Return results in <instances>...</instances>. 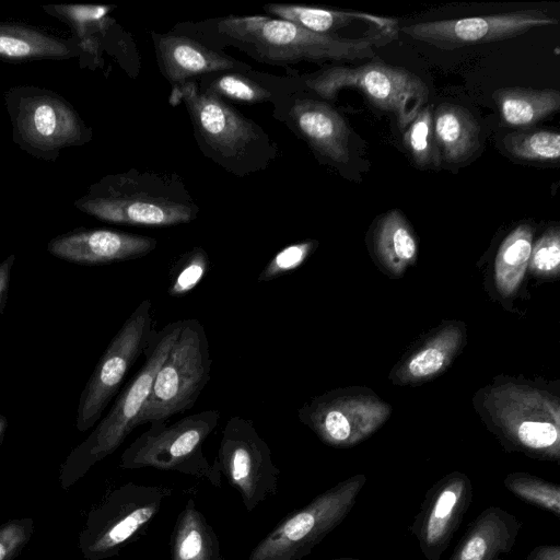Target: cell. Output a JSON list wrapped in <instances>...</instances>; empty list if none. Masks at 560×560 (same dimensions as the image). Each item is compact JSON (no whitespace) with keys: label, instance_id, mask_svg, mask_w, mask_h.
<instances>
[{"label":"cell","instance_id":"cell-15","mask_svg":"<svg viewBox=\"0 0 560 560\" xmlns=\"http://www.w3.org/2000/svg\"><path fill=\"white\" fill-rule=\"evenodd\" d=\"M273 116L298 132L323 158L336 164L349 161L350 129L329 104L289 94V83L278 95Z\"/></svg>","mask_w":560,"mask_h":560},{"label":"cell","instance_id":"cell-33","mask_svg":"<svg viewBox=\"0 0 560 560\" xmlns=\"http://www.w3.org/2000/svg\"><path fill=\"white\" fill-rule=\"evenodd\" d=\"M317 246L307 240L294 243L279 250L258 275L259 282H267L300 267Z\"/></svg>","mask_w":560,"mask_h":560},{"label":"cell","instance_id":"cell-34","mask_svg":"<svg viewBox=\"0 0 560 560\" xmlns=\"http://www.w3.org/2000/svg\"><path fill=\"white\" fill-rule=\"evenodd\" d=\"M32 520H15L0 527V560H13L28 541Z\"/></svg>","mask_w":560,"mask_h":560},{"label":"cell","instance_id":"cell-19","mask_svg":"<svg viewBox=\"0 0 560 560\" xmlns=\"http://www.w3.org/2000/svg\"><path fill=\"white\" fill-rule=\"evenodd\" d=\"M80 56L77 39L63 38L43 28L16 22H0V60L23 63L66 60Z\"/></svg>","mask_w":560,"mask_h":560},{"label":"cell","instance_id":"cell-32","mask_svg":"<svg viewBox=\"0 0 560 560\" xmlns=\"http://www.w3.org/2000/svg\"><path fill=\"white\" fill-rule=\"evenodd\" d=\"M532 229L520 225L503 242L498 255V271L520 275L532 254Z\"/></svg>","mask_w":560,"mask_h":560},{"label":"cell","instance_id":"cell-8","mask_svg":"<svg viewBox=\"0 0 560 560\" xmlns=\"http://www.w3.org/2000/svg\"><path fill=\"white\" fill-rule=\"evenodd\" d=\"M365 482V475L351 476L288 514L253 548L247 560L306 557L348 516Z\"/></svg>","mask_w":560,"mask_h":560},{"label":"cell","instance_id":"cell-9","mask_svg":"<svg viewBox=\"0 0 560 560\" xmlns=\"http://www.w3.org/2000/svg\"><path fill=\"white\" fill-rule=\"evenodd\" d=\"M180 319L156 331L144 350L145 362L120 393L109 412L84 442L68 457L66 469L83 472L96 462L114 453L137 427L139 412L150 394L154 376L166 359L177 336Z\"/></svg>","mask_w":560,"mask_h":560},{"label":"cell","instance_id":"cell-36","mask_svg":"<svg viewBox=\"0 0 560 560\" xmlns=\"http://www.w3.org/2000/svg\"><path fill=\"white\" fill-rule=\"evenodd\" d=\"M447 352L441 347H428L418 352L409 362V373L413 377H425L445 364Z\"/></svg>","mask_w":560,"mask_h":560},{"label":"cell","instance_id":"cell-20","mask_svg":"<svg viewBox=\"0 0 560 560\" xmlns=\"http://www.w3.org/2000/svg\"><path fill=\"white\" fill-rule=\"evenodd\" d=\"M115 5L100 4H46L43 11L66 23L73 32L80 49L81 66L94 69L100 66L102 36L109 28L108 13Z\"/></svg>","mask_w":560,"mask_h":560},{"label":"cell","instance_id":"cell-16","mask_svg":"<svg viewBox=\"0 0 560 560\" xmlns=\"http://www.w3.org/2000/svg\"><path fill=\"white\" fill-rule=\"evenodd\" d=\"M155 238L108 229L77 228L47 244L50 255L78 265H104L143 257L155 249Z\"/></svg>","mask_w":560,"mask_h":560},{"label":"cell","instance_id":"cell-18","mask_svg":"<svg viewBox=\"0 0 560 560\" xmlns=\"http://www.w3.org/2000/svg\"><path fill=\"white\" fill-rule=\"evenodd\" d=\"M521 526L514 514L488 506L468 524L448 560H502L515 546Z\"/></svg>","mask_w":560,"mask_h":560},{"label":"cell","instance_id":"cell-37","mask_svg":"<svg viewBox=\"0 0 560 560\" xmlns=\"http://www.w3.org/2000/svg\"><path fill=\"white\" fill-rule=\"evenodd\" d=\"M14 261L15 255L11 254L0 264V315L8 301L11 270Z\"/></svg>","mask_w":560,"mask_h":560},{"label":"cell","instance_id":"cell-1","mask_svg":"<svg viewBox=\"0 0 560 560\" xmlns=\"http://www.w3.org/2000/svg\"><path fill=\"white\" fill-rule=\"evenodd\" d=\"M203 31L217 35L225 45L235 46L255 59L272 65L299 61H353L375 56L373 47L397 37L380 32L359 38L320 34L269 15H228L210 20Z\"/></svg>","mask_w":560,"mask_h":560},{"label":"cell","instance_id":"cell-35","mask_svg":"<svg viewBox=\"0 0 560 560\" xmlns=\"http://www.w3.org/2000/svg\"><path fill=\"white\" fill-rule=\"evenodd\" d=\"M532 264L540 271L557 269L560 262L559 230L549 229L532 249Z\"/></svg>","mask_w":560,"mask_h":560},{"label":"cell","instance_id":"cell-14","mask_svg":"<svg viewBox=\"0 0 560 560\" xmlns=\"http://www.w3.org/2000/svg\"><path fill=\"white\" fill-rule=\"evenodd\" d=\"M474 497L467 475L453 471L433 483L409 525L427 560H440L459 528Z\"/></svg>","mask_w":560,"mask_h":560},{"label":"cell","instance_id":"cell-30","mask_svg":"<svg viewBox=\"0 0 560 560\" xmlns=\"http://www.w3.org/2000/svg\"><path fill=\"white\" fill-rule=\"evenodd\" d=\"M513 445L542 459L558 460L559 431L550 422L525 421L522 422L514 434Z\"/></svg>","mask_w":560,"mask_h":560},{"label":"cell","instance_id":"cell-38","mask_svg":"<svg viewBox=\"0 0 560 560\" xmlns=\"http://www.w3.org/2000/svg\"><path fill=\"white\" fill-rule=\"evenodd\" d=\"M526 560H560V545L546 544L533 548Z\"/></svg>","mask_w":560,"mask_h":560},{"label":"cell","instance_id":"cell-26","mask_svg":"<svg viewBox=\"0 0 560 560\" xmlns=\"http://www.w3.org/2000/svg\"><path fill=\"white\" fill-rule=\"evenodd\" d=\"M374 238L378 254L388 262L405 264L416 256L417 243L412 230L397 209L383 215Z\"/></svg>","mask_w":560,"mask_h":560},{"label":"cell","instance_id":"cell-17","mask_svg":"<svg viewBox=\"0 0 560 560\" xmlns=\"http://www.w3.org/2000/svg\"><path fill=\"white\" fill-rule=\"evenodd\" d=\"M158 63L172 86L223 71H248L250 66L185 34L152 32Z\"/></svg>","mask_w":560,"mask_h":560},{"label":"cell","instance_id":"cell-28","mask_svg":"<svg viewBox=\"0 0 560 560\" xmlns=\"http://www.w3.org/2000/svg\"><path fill=\"white\" fill-rule=\"evenodd\" d=\"M404 143L420 168L438 167L441 156L433 135V106L425 105L404 133Z\"/></svg>","mask_w":560,"mask_h":560},{"label":"cell","instance_id":"cell-12","mask_svg":"<svg viewBox=\"0 0 560 560\" xmlns=\"http://www.w3.org/2000/svg\"><path fill=\"white\" fill-rule=\"evenodd\" d=\"M213 463L238 491L248 512L278 491L280 470L252 420L241 416L229 418Z\"/></svg>","mask_w":560,"mask_h":560},{"label":"cell","instance_id":"cell-40","mask_svg":"<svg viewBox=\"0 0 560 560\" xmlns=\"http://www.w3.org/2000/svg\"><path fill=\"white\" fill-rule=\"evenodd\" d=\"M335 560H360V559H353V558H341V559H335Z\"/></svg>","mask_w":560,"mask_h":560},{"label":"cell","instance_id":"cell-22","mask_svg":"<svg viewBox=\"0 0 560 560\" xmlns=\"http://www.w3.org/2000/svg\"><path fill=\"white\" fill-rule=\"evenodd\" d=\"M264 10L269 16L294 23L305 30L320 33L334 34L340 28L347 27L354 22H366L373 24L383 32L398 31L396 19L377 16L354 11H338L300 4L268 3Z\"/></svg>","mask_w":560,"mask_h":560},{"label":"cell","instance_id":"cell-3","mask_svg":"<svg viewBox=\"0 0 560 560\" xmlns=\"http://www.w3.org/2000/svg\"><path fill=\"white\" fill-rule=\"evenodd\" d=\"M182 102L202 153L229 173L243 177L265 170L278 145L255 121L217 95L202 92L196 80L175 85L170 103Z\"/></svg>","mask_w":560,"mask_h":560},{"label":"cell","instance_id":"cell-21","mask_svg":"<svg viewBox=\"0 0 560 560\" xmlns=\"http://www.w3.org/2000/svg\"><path fill=\"white\" fill-rule=\"evenodd\" d=\"M433 135L441 161L460 163L480 148V126L465 107L442 103L433 110Z\"/></svg>","mask_w":560,"mask_h":560},{"label":"cell","instance_id":"cell-13","mask_svg":"<svg viewBox=\"0 0 560 560\" xmlns=\"http://www.w3.org/2000/svg\"><path fill=\"white\" fill-rule=\"evenodd\" d=\"M558 20L541 10L438 20L400 30L409 37L444 50L492 43L520 36L532 28L555 25Z\"/></svg>","mask_w":560,"mask_h":560},{"label":"cell","instance_id":"cell-23","mask_svg":"<svg viewBox=\"0 0 560 560\" xmlns=\"http://www.w3.org/2000/svg\"><path fill=\"white\" fill-rule=\"evenodd\" d=\"M171 560H229L222 553L214 529L192 498L177 515Z\"/></svg>","mask_w":560,"mask_h":560},{"label":"cell","instance_id":"cell-5","mask_svg":"<svg viewBox=\"0 0 560 560\" xmlns=\"http://www.w3.org/2000/svg\"><path fill=\"white\" fill-rule=\"evenodd\" d=\"M219 419L220 412L209 409L171 424L165 420L151 421L149 428L124 451L119 466L124 469L152 467L176 471L220 487L222 476L202 451Z\"/></svg>","mask_w":560,"mask_h":560},{"label":"cell","instance_id":"cell-6","mask_svg":"<svg viewBox=\"0 0 560 560\" xmlns=\"http://www.w3.org/2000/svg\"><path fill=\"white\" fill-rule=\"evenodd\" d=\"M301 81L306 89L330 101L343 89L361 91L374 106L393 114L401 129L429 101V89L418 75L380 60L357 67H328L302 77Z\"/></svg>","mask_w":560,"mask_h":560},{"label":"cell","instance_id":"cell-7","mask_svg":"<svg viewBox=\"0 0 560 560\" xmlns=\"http://www.w3.org/2000/svg\"><path fill=\"white\" fill-rule=\"evenodd\" d=\"M211 364L201 323L194 318L180 319L177 336L154 376L136 425L166 420L190 409L210 378Z\"/></svg>","mask_w":560,"mask_h":560},{"label":"cell","instance_id":"cell-24","mask_svg":"<svg viewBox=\"0 0 560 560\" xmlns=\"http://www.w3.org/2000/svg\"><path fill=\"white\" fill-rule=\"evenodd\" d=\"M492 97L502 120L515 128L530 127L560 108V92L555 89L502 88Z\"/></svg>","mask_w":560,"mask_h":560},{"label":"cell","instance_id":"cell-10","mask_svg":"<svg viewBox=\"0 0 560 560\" xmlns=\"http://www.w3.org/2000/svg\"><path fill=\"white\" fill-rule=\"evenodd\" d=\"M172 489L128 482L115 489L95 509L81 536V549L89 560L116 556L144 532L161 510Z\"/></svg>","mask_w":560,"mask_h":560},{"label":"cell","instance_id":"cell-39","mask_svg":"<svg viewBox=\"0 0 560 560\" xmlns=\"http://www.w3.org/2000/svg\"><path fill=\"white\" fill-rule=\"evenodd\" d=\"M7 427H8L7 418L0 413V445L2 443Z\"/></svg>","mask_w":560,"mask_h":560},{"label":"cell","instance_id":"cell-27","mask_svg":"<svg viewBox=\"0 0 560 560\" xmlns=\"http://www.w3.org/2000/svg\"><path fill=\"white\" fill-rule=\"evenodd\" d=\"M502 143L520 161L550 164L560 159V135L555 130H520L504 136Z\"/></svg>","mask_w":560,"mask_h":560},{"label":"cell","instance_id":"cell-2","mask_svg":"<svg viewBox=\"0 0 560 560\" xmlns=\"http://www.w3.org/2000/svg\"><path fill=\"white\" fill-rule=\"evenodd\" d=\"M73 205L100 221L125 225L172 226L199 213L178 175L135 168L103 176Z\"/></svg>","mask_w":560,"mask_h":560},{"label":"cell","instance_id":"cell-31","mask_svg":"<svg viewBox=\"0 0 560 560\" xmlns=\"http://www.w3.org/2000/svg\"><path fill=\"white\" fill-rule=\"evenodd\" d=\"M209 269V256L202 247L184 253L172 266L167 292L180 298L188 294L203 279Z\"/></svg>","mask_w":560,"mask_h":560},{"label":"cell","instance_id":"cell-25","mask_svg":"<svg viewBox=\"0 0 560 560\" xmlns=\"http://www.w3.org/2000/svg\"><path fill=\"white\" fill-rule=\"evenodd\" d=\"M261 74L254 70L223 71L202 75L196 80L202 92L217 95L224 100L257 104L273 103L287 85H272L273 77Z\"/></svg>","mask_w":560,"mask_h":560},{"label":"cell","instance_id":"cell-4","mask_svg":"<svg viewBox=\"0 0 560 560\" xmlns=\"http://www.w3.org/2000/svg\"><path fill=\"white\" fill-rule=\"evenodd\" d=\"M13 142L35 159L55 162L62 150L82 147L92 128L62 95L36 85H15L3 95Z\"/></svg>","mask_w":560,"mask_h":560},{"label":"cell","instance_id":"cell-11","mask_svg":"<svg viewBox=\"0 0 560 560\" xmlns=\"http://www.w3.org/2000/svg\"><path fill=\"white\" fill-rule=\"evenodd\" d=\"M151 310V301L143 300L125 320L98 360L79 399L75 425L80 432L89 430L98 421L129 369L155 336Z\"/></svg>","mask_w":560,"mask_h":560},{"label":"cell","instance_id":"cell-29","mask_svg":"<svg viewBox=\"0 0 560 560\" xmlns=\"http://www.w3.org/2000/svg\"><path fill=\"white\" fill-rule=\"evenodd\" d=\"M503 485L520 500L560 517V486L528 472H512Z\"/></svg>","mask_w":560,"mask_h":560}]
</instances>
